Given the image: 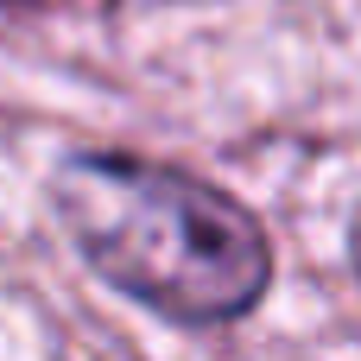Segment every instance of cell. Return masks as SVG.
<instances>
[{
	"mask_svg": "<svg viewBox=\"0 0 361 361\" xmlns=\"http://www.w3.org/2000/svg\"><path fill=\"white\" fill-rule=\"evenodd\" d=\"M51 209L114 292L171 324H241L273 286L267 228L228 190L178 165L133 152H70L51 171Z\"/></svg>",
	"mask_w": 361,
	"mask_h": 361,
	"instance_id": "6da1fadb",
	"label": "cell"
},
{
	"mask_svg": "<svg viewBox=\"0 0 361 361\" xmlns=\"http://www.w3.org/2000/svg\"><path fill=\"white\" fill-rule=\"evenodd\" d=\"M0 6H19V13H38V6H57V0H0Z\"/></svg>",
	"mask_w": 361,
	"mask_h": 361,
	"instance_id": "7a4b0ae2",
	"label": "cell"
},
{
	"mask_svg": "<svg viewBox=\"0 0 361 361\" xmlns=\"http://www.w3.org/2000/svg\"><path fill=\"white\" fill-rule=\"evenodd\" d=\"M349 254H355V273H361V216H355V228H349Z\"/></svg>",
	"mask_w": 361,
	"mask_h": 361,
	"instance_id": "3957f363",
	"label": "cell"
}]
</instances>
